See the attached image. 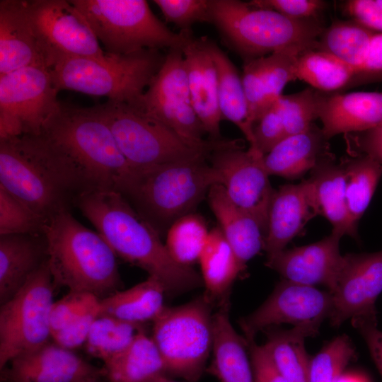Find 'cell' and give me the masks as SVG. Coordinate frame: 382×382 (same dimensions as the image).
Wrapping results in <instances>:
<instances>
[{
	"label": "cell",
	"mask_w": 382,
	"mask_h": 382,
	"mask_svg": "<svg viewBox=\"0 0 382 382\" xmlns=\"http://www.w3.org/2000/svg\"><path fill=\"white\" fill-rule=\"evenodd\" d=\"M229 308L228 296L214 313L212 359L206 372L219 382H255L248 343L234 329Z\"/></svg>",
	"instance_id": "obj_24"
},
{
	"label": "cell",
	"mask_w": 382,
	"mask_h": 382,
	"mask_svg": "<svg viewBox=\"0 0 382 382\" xmlns=\"http://www.w3.org/2000/svg\"><path fill=\"white\" fill-rule=\"evenodd\" d=\"M194 110L209 139H221L223 120L218 99L217 71L207 46V37L192 36L183 49Z\"/></svg>",
	"instance_id": "obj_22"
},
{
	"label": "cell",
	"mask_w": 382,
	"mask_h": 382,
	"mask_svg": "<svg viewBox=\"0 0 382 382\" xmlns=\"http://www.w3.org/2000/svg\"><path fill=\"white\" fill-rule=\"evenodd\" d=\"M54 284L47 260L0 308V369L51 337Z\"/></svg>",
	"instance_id": "obj_11"
},
{
	"label": "cell",
	"mask_w": 382,
	"mask_h": 382,
	"mask_svg": "<svg viewBox=\"0 0 382 382\" xmlns=\"http://www.w3.org/2000/svg\"><path fill=\"white\" fill-rule=\"evenodd\" d=\"M30 18L45 47L52 66L68 57L105 54L80 11L65 0H25Z\"/></svg>",
	"instance_id": "obj_15"
},
{
	"label": "cell",
	"mask_w": 382,
	"mask_h": 382,
	"mask_svg": "<svg viewBox=\"0 0 382 382\" xmlns=\"http://www.w3.org/2000/svg\"><path fill=\"white\" fill-rule=\"evenodd\" d=\"M207 199L219 228L244 270L247 262L264 249L263 230L253 216L230 199L221 184L210 188Z\"/></svg>",
	"instance_id": "obj_27"
},
{
	"label": "cell",
	"mask_w": 382,
	"mask_h": 382,
	"mask_svg": "<svg viewBox=\"0 0 382 382\" xmlns=\"http://www.w3.org/2000/svg\"><path fill=\"white\" fill-rule=\"evenodd\" d=\"M0 185L47 224L76 197L29 135L0 139Z\"/></svg>",
	"instance_id": "obj_10"
},
{
	"label": "cell",
	"mask_w": 382,
	"mask_h": 382,
	"mask_svg": "<svg viewBox=\"0 0 382 382\" xmlns=\"http://www.w3.org/2000/svg\"><path fill=\"white\" fill-rule=\"evenodd\" d=\"M198 262L204 294L218 303L229 296L233 282L243 270L219 227L209 231Z\"/></svg>",
	"instance_id": "obj_31"
},
{
	"label": "cell",
	"mask_w": 382,
	"mask_h": 382,
	"mask_svg": "<svg viewBox=\"0 0 382 382\" xmlns=\"http://www.w3.org/2000/svg\"><path fill=\"white\" fill-rule=\"evenodd\" d=\"M47 223L0 185V235L44 234Z\"/></svg>",
	"instance_id": "obj_40"
},
{
	"label": "cell",
	"mask_w": 382,
	"mask_h": 382,
	"mask_svg": "<svg viewBox=\"0 0 382 382\" xmlns=\"http://www.w3.org/2000/svg\"><path fill=\"white\" fill-rule=\"evenodd\" d=\"M47 260L45 233L0 235V304L8 301Z\"/></svg>",
	"instance_id": "obj_26"
},
{
	"label": "cell",
	"mask_w": 382,
	"mask_h": 382,
	"mask_svg": "<svg viewBox=\"0 0 382 382\" xmlns=\"http://www.w3.org/2000/svg\"><path fill=\"white\" fill-rule=\"evenodd\" d=\"M166 55L146 49L127 54L68 57L51 68L58 91L105 96L139 108L144 93L161 68Z\"/></svg>",
	"instance_id": "obj_7"
},
{
	"label": "cell",
	"mask_w": 382,
	"mask_h": 382,
	"mask_svg": "<svg viewBox=\"0 0 382 382\" xmlns=\"http://www.w3.org/2000/svg\"><path fill=\"white\" fill-rule=\"evenodd\" d=\"M103 369L108 382H146L166 374L154 341L143 330L125 349L105 362Z\"/></svg>",
	"instance_id": "obj_32"
},
{
	"label": "cell",
	"mask_w": 382,
	"mask_h": 382,
	"mask_svg": "<svg viewBox=\"0 0 382 382\" xmlns=\"http://www.w3.org/2000/svg\"><path fill=\"white\" fill-rule=\"evenodd\" d=\"M382 292V250L344 255L332 296L330 322L337 328L351 319H376L375 303Z\"/></svg>",
	"instance_id": "obj_17"
},
{
	"label": "cell",
	"mask_w": 382,
	"mask_h": 382,
	"mask_svg": "<svg viewBox=\"0 0 382 382\" xmlns=\"http://www.w3.org/2000/svg\"><path fill=\"white\" fill-rule=\"evenodd\" d=\"M359 72L365 79L382 78V33L373 35Z\"/></svg>",
	"instance_id": "obj_53"
},
{
	"label": "cell",
	"mask_w": 382,
	"mask_h": 382,
	"mask_svg": "<svg viewBox=\"0 0 382 382\" xmlns=\"http://www.w3.org/2000/svg\"><path fill=\"white\" fill-rule=\"evenodd\" d=\"M166 21L183 32H191L197 22L211 23V0H154Z\"/></svg>",
	"instance_id": "obj_43"
},
{
	"label": "cell",
	"mask_w": 382,
	"mask_h": 382,
	"mask_svg": "<svg viewBox=\"0 0 382 382\" xmlns=\"http://www.w3.org/2000/svg\"><path fill=\"white\" fill-rule=\"evenodd\" d=\"M306 180L316 215L325 217L332 232L342 237H358L357 226L351 218L345 201V183L342 164L335 162L333 155L320 162Z\"/></svg>",
	"instance_id": "obj_25"
},
{
	"label": "cell",
	"mask_w": 382,
	"mask_h": 382,
	"mask_svg": "<svg viewBox=\"0 0 382 382\" xmlns=\"http://www.w3.org/2000/svg\"><path fill=\"white\" fill-rule=\"evenodd\" d=\"M92 108L108 126L131 168L209 158L217 150L239 142L221 139L192 143L141 109L122 102L108 100Z\"/></svg>",
	"instance_id": "obj_6"
},
{
	"label": "cell",
	"mask_w": 382,
	"mask_h": 382,
	"mask_svg": "<svg viewBox=\"0 0 382 382\" xmlns=\"http://www.w3.org/2000/svg\"><path fill=\"white\" fill-rule=\"evenodd\" d=\"M117 256L158 279L166 294H181L203 286L192 267L176 262L159 234L115 190L81 195L75 202Z\"/></svg>",
	"instance_id": "obj_2"
},
{
	"label": "cell",
	"mask_w": 382,
	"mask_h": 382,
	"mask_svg": "<svg viewBox=\"0 0 382 382\" xmlns=\"http://www.w3.org/2000/svg\"><path fill=\"white\" fill-rule=\"evenodd\" d=\"M253 134L256 149L262 155L269 153L287 137L279 112L278 99L255 123Z\"/></svg>",
	"instance_id": "obj_46"
},
{
	"label": "cell",
	"mask_w": 382,
	"mask_h": 382,
	"mask_svg": "<svg viewBox=\"0 0 382 382\" xmlns=\"http://www.w3.org/2000/svg\"><path fill=\"white\" fill-rule=\"evenodd\" d=\"M30 66L51 69L49 54L30 18L25 0H1L0 75Z\"/></svg>",
	"instance_id": "obj_20"
},
{
	"label": "cell",
	"mask_w": 382,
	"mask_h": 382,
	"mask_svg": "<svg viewBox=\"0 0 382 382\" xmlns=\"http://www.w3.org/2000/svg\"><path fill=\"white\" fill-rule=\"evenodd\" d=\"M345 183V201L352 220L358 224L367 209L382 175V166L362 155L342 163Z\"/></svg>",
	"instance_id": "obj_36"
},
{
	"label": "cell",
	"mask_w": 382,
	"mask_h": 382,
	"mask_svg": "<svg viewBox=\"0 0 382 382\" xmlns=\"http://www.w3.org/2000/svg\"><path fill=\"white\" fill-rule=\"evenodd\" d=\"M212 301L204 294L185 304L165 306L152 321V339L168 376L198 382L213 345Z\"/></svg>",
	"instance_id": "obj_9"
},
{
	"label": "cell",
	"mask_w": 382,
	"mask_h": 382,
	"mask_svg": "<svg viewBox=\"0 0 382 382\" xmlns=\"http://www.w3.org/2000/svg\"><path fill=\"white\" fill-rule=\"evenodd\" d=\"M209 233L204 219L197 214L190 213L170 226L166 233L165 245L176 262L192 267L199 260Z\"/></svg>",
	"instance_id": "obj_38"
},
{
	"label": "cell",
	"mask_w": 382,
	"mask_h": 382,
	"mask_svg": "<svg viewBox=\"0 0 382 382\" xmlns=\"http://www.w3.org/2000/svg\"><path fill=\"white\" fill-rule=\"evenodd\" d=\"M296 79L308 83L311 88L326 93L337 91L364 76L355 68L321 51L308 49L297 57Z\"/></svg>",
	"instance_id": "obj_33"
},
{
	"label": "cell",
	"mask_w": 382,
	"mask_h": 382,
	"mask_svg": "<svg viewBox=\"0 0 382 382\" xmlns=\"http://www.w3.org/2000/svg\"><path fill=\"white\" fill-rule=\"evenodd\" d=\"M100 315V307L84 314L64 328L52 333L51 337L57 345L72 350L86 343L91 326Z\"/></svg>",
	"instance_id": "obj_48"
},
{
	"label": "cell",
	"mask_w": 382,
	"mask_h": 382,
	"mask_svg": "<svg viewBox=\"0 0 382 382\" xmlns=\"http://www.w3.org/2000/svg\"><path fill=\"white\" fill-rule=\"evenodd\" d=\"M328 140L322 129L313 124L305 132L286 137L264 155V166L270 175L301 177L332 155Z\"/></svg>",
	"instance_id": "obj_28"
},
{
	"label": "cell",
	"mask_w": 382,
	"mask_h": 382,
	"mask_svg": "<svg viewBox=\"0 0 382 382\" xmlns=\"http://www.w3.org/2000/svg\"><path fill=\"white\" fill-rule=\"evenodd\" d=\"M141 330V325L100 314L86 341V352L105 363L125 349Z\"/></svg>",
	"instance_id": "obj_37"
},
{
	"label": "cell",
	"mask_w": 382,
	"mask_h": 382,
	"mask_svg": "<svg viewBox=\"0 0 382 382\" xmlns=\"http://www.w3.org/2000/svg\"><path fill=\"white\" fill-rule=\"evenodd\" d=\"M85 16L105 51L127 54L146 49H183L191 32L175 33L145 0H71Z\"/></svg>",
	"instance_id": "obj_8"
},
{
	"label": "cell",
	"mask_w": 382,
	"mask_h": 382,
	"mask_svg": "<svg viewBox=\"0 0 382 382\" xmlns=\"http://www.w3.org/2000/svg\"><path fill=\"white\" fill-rule=\"evenodd\" d=\"M317 216L306 180L280 186L274 191L269 212L264 250L270 257L285 249L286 245Z\"/></svg>",
	"instance_id": "obj_23"
},
{
	"label": "cell",
	"mask_w": 382,
	"mask_h": 382,
	"mask_svg": "<svg viewBox=\"0 0 382 382\" xmlns=\"http://www.w3.org/2000/svg\"><path fill=\"white\" fill-rule=\"evenodd\" d=\"M340 235L332 232L323 239L300 247L284 249L268 257L265 265L284 279L308 286L323 285L331 291L342 269Z\"/></svg>",
	"instance_id": "obj_19"
},
{
	"label": "cell",
	"mask_w": 382,
	"mask_h": 382,
	"mask_svg": "<svg viewBox=\"0 0 382 382\" xmlns=\"http://www.w3.org/2000/svg\"><path fill=\"white\" fill-rule=\"evenodd\" d=\"M376 33L352 19L337 21L323 30L314 50L328 53L359 71Z\"/></svg>",
	"instance_id": "obj_35"
},
{
	"label": "cell",
	"mask_w": 382,
	"mask_h": 382,
	"mask_svg": "<svg viewBox=\"0 0 382 382\" xmlns=\"http://www.w3.org/2000/svg\"><path fill=\"white\" fill-rule=\"evenodd\" d=\"M207 46L217 71L218 99L222 119L236 125L249 142V149L259 152L255 146L253 125L250 117L242 77L228 57L215 42L207 38Z\"/></svg>",
	"instance_id": "obj_29"
},
{
	"label": "cell",
	"mask_w": 382,
	"mask_h": 382,
	"mask_svg": "<svg viewBox=\"0 0 382 382\" xmlns=\"http://www.w3.org/2000/svg\"><path fill=\"white\" fill-rule=\"evenodd\" d=\"M138 108L189 141L202 144L207 140L192 106L182 49L169 50Z\"/></svg>",
	"instance_id": "obj_13"
},
{
	"label": "cell",
	"mask_w": 382,
	"mask_h": 382,
	"mask_svg": "<svg viewBox=\"0 0 382 382\" xmlns=\"http://www.w3.org/2000/svg\"><path fill=\"white\" fill-rule=\"evenodd\" d=\"M262 72L263 57L245 62L242 82L253 126L274 104L267 98Z\"/></svg>",
	"instance_id": "obj_45"
},
{
	"label": "cell",
	"mask_w": 382,
	"mask_h": 382,
	"mask_svg": "<svg viewBox=\"0 0 382 382\" xmlns=\"http://www.w3.org/2000/svg\"><path fill=\"white\" fill-rule=\"evenodd\" d=\"M58 92L44 66L0 75V139L38 134L59 106Z\"/></svg>",
	"instance_id": "obj_12"
},
{
	"label": "cell",
	"mask_w": 382,
	"mask_h": 382,
	"mask_svg": "<svg viewBox=\"0 0 382 382\" xmlns=\"http://www.w3.org/2000/svg\"><path fill=\"white\" fill-rule=\"evenodd\" d=\"M166 289L154 277L100 299V314L141 325L153 321L163 310Z\"/></svg>",
	"instance_id": "obj_30"
},
{
	"label": "cell",
	"mask_w": 382,
	"mask_h": 382,
	"mask_svg": "<svg viewBox=\"0 0 382 382\" xmlns=\"http://www.w3.org/2000/svg\"><path fill=\"white\" fill-rule=\"evenodd\" d=\"M8 364L3 369L8 382H94L105 376L103 368L50 341L16 357Z\"/></svg>",
	"instance_id": "obj_18"
},
{
	"label": "cell",
	"mask_w": 382,
	"mask_h": 382,
	"mask_svg": "<svg viewBox=\"0 0 382 382\" xmlns=\"http://www.w3.org/2000/svg\"><path fill=\"white\" fill-rule=\"evenodd\" d=\"M317 117L327 139L340 134L369 130L382 124V92L317 91Z\"/></svg>",
	"instance_id": "obj_21"
},
{
	"label": "cell",
	"mask_w": 382,
	"mask_h": 382,
	"mask_svg": "<svg viewBox=\"0 0 382 382\" xmlns=\"http://www.w3.org/2000/svg\"><path fill=\"white\" fill-rule=\"evenodd\" d=\"M211 23L245 62L284 50L314 49L324 30L318 18L294 19L238 0H211Z\"/></svg>",
	"instance_id": "obj_5"
},
{
	"label": "cell",
	"mask_w": 382,
	"mask_h": 382,
	"mask_svg": "<svg viewBox=\"0 0 382 382\" xmlns=\"http://www.w3.org/2000/svg\"><path fill=\"white\" fill-rule=\"evenodd\" d=\"M342 9L352 20L382 33V0H349L344 3Z\"/></svg>",
	"instance_id": "obj_49"
},
{
	"label": "cell",
	"mask_w": 382,
	"mask_h": 382,
	"mask_svg": "<svg viewBox=\"0 0 382 382\" xmlns=\"http://www.w3.org/2000/svg\"><path fill=\"white\" fill-rule=\"evenodd\" d=\"M356 352L345 335L332 340L310 360L308 382H338Z\"/></svg>",
	"instance_id": "obj_39"
},
{
	"label": "cell",
	"mask_w": 382,
	"mask_h": 382,
	"mask_svg": "<svg viewBox=\"0 0 382 382\" xmlns=\"http://www.w3.org/2000/svg\"><path fill=\"white\" fill-rule=\"evenodd\" d=\"M352 323L364 338L374 362L382 376V330L377 328V319H354Z\"/></svg>",
	"instance_id": "obj_51"
},
{
	"label": "cell",
	"mask_w": 382,
	"mask_h": 382,
	"mask_svg": "<svg viewBox=\"0 0 382 382\" xmlns=\"http://www.w3.org/2000/svg\"><path fill=\"white\" fill-rule=\"evenodd\" d=\"M94 382H102V381H101V379H100V380H98V381H94Z\"/></svg>",
	"instance_id": "obj_55"
},
{
	"label": "cell",
	"mask_w": 382,
	"mask_h": 382,
	"mask_svg": "<svg viewBox=\"0 0 382 382\" xmlns=\"http://www.w3.org/2000/svg\"><path fill=\"white\" fill-rule=\"evenodd\" d=\"M280 115L286 136L306 131L317 117V91L308 88L278 98Z\"/></svg>",
	"instance_id": "obj_41"
},
{
	"label": "cell",
	"mask_w": 382,
	"mask_h": 382,
	"mask_svg": "<svg viewBox=\"0 0 382 382\" xmlns=\"http://www.w3.org/2000/svg\"><path fill=\"white\" fill-rule=\"evenodd\" d=\"M246 342L255 382H287L277 369L264 344L257 345L255 340Z\"/></svg>",
	"instance_id": "obj_50"
},
{
	"label": "cell",
	"mask_w": 382,
	"mask_h": 382,
	"mask_svg": "<svg viewBox=\"0 0 382 382\" xmlns=\"http://www.w3.org/2000/svg\"><path fill=\"white\" fill-rule=\"evenodd\" d=\"M302 52L284 50L263 57V81L267 98L274 103L285 86L296 79V62Z\"/></svg>",
	"instance_id": "obj_42"
},
{
	"label": "cell",
	"mask_w": 382,
	"mask_h": 382,
	"mask_svg": "<svg viewBox=\"0 0 382 382\" xmlns=\"http://www.w3.org/2000/svg\"><path fill=\"white\" fill-rule=\"evenodd\" d=\"M331 311L330 291L283 279L269 297L239 323L246 340H255L260 331L281 324L308 329L316 335Z\"/></svg>",
	"instance_id": "obj_14"
},
{
	"label": "cell",
	"mask_w": 382,
	"mask_h": 382,
	"mask_svg": "<svg viewBox=\"0 0 382 382\" xmlns=\"http://www.w3.org/2000/svg\"><path fill=\"white\" fill-rule=\"evenodd\" d=\"M47 262L54 286L103 299L118 291L116 254L105 239L63 212L45 227Z\"/></svg>",
	"instance_id": "obj_4"
},
{
	"label": "cell",
	"mask_w": 382,
	"mask_h": 382,
	"mask_svg": "<svg viewBox=\"0 0 382 382\" xmlns=\"http://www.w3.org/2000/svg\"><path fill=\"white\" fill-rule=\"evenodd\" d=\"M100 299L88 292L69 291L54 301L51 312V335L100 307Z\"/></svg>",
	"instance_id": "obj_44"
},
{
	"label": "cell",
	"mask_w": 382,
	"mask_h": 382,
	"mask_svg": "<svg viewBox=\"0 0 382 382\" xmlns=\"http://www.w3.org/2000/svg\"><path fill=\"white\" fill-rule=\"evenodd\" d=\"M264 344L274 364L287 382H308L309 362L305 340L316 336L312 331L295 328L268 330Z\"/></svg>",
	"instance_id": "obj_34"
},
{
	"label": "cell",
	"mask_w": 382,
	"mask_h": 382,
	"mask_svg": "<svg viewBox=\"0 0 382 382\" xmlns=\"http://www.w3.org/2000/svg\"><path fill=\"white\" fill-rule=\"evenodd\" d=\"M77 198L118 190L132 168L107 124L92 107L60 103L37 135H30Z\"/></svg>",
	"instance_id": "obj_1"
},
{
	"label": "cell",
	"mask_w": 382,
	"mask_h": 382,
	"mask_svg": "<svg viewBox=\"0 0 382 382\" xmlns=\"http://www.w3.org/2000/svg\"><path fill=\"white\" fill-rule=\"evenodd\" d=\"M248 4L255 8L269 9L294 19H313L325 8L321 0H253Z\"/></svg>",
	"instance_id": "obj_47"
},
{
	"label": "cell",
	"mask_w": 382,
	"mask_h": 382,
	"mask_svg": "<svg viewBox=\"0 0 382 382\" xmlns=\"http://www.w3.org/2000/svg\"><path fill=\"white\" fill-rule=\"evenodd\" d=\"M207 158L132 168L118 192L159 234L193 210L215 184L219 173Z\"/></svg>",
	"instance_id": "obj_3"
},
{
	"label": "cell",
	"mask_w": 382,
	"mask_h": 382,
	"mask_svg": "<svg viewBox=\"0 0 382 382\" xmlns=\"http://www.w3.org/2000/svg\"><path fill=\"white\" fill-rule=\"evenodd\" d=\"M243 148L240 142L217 150L210 156L211 165L219 173L230 199L253 216L266 235L269 208L275 190L264 166V155Z\"/></svg>",
	"instance_id": "obj_16"
},
{
	"label": "cell",
	"mask_w": 382,
	"mask_h": 382,
	"mask_svg": "<svg viewBox=\"0 0 382 382\" xmlns=\"http://www.w3.org/2000/svg\"><path fill=\"white\" fill-rule=\"evenodd\" d=\"M146 382H180V381L173 380L170 378L169 376H168L167 374H160L158 376L154 377L153 378L149 380Z\"/></svg>",
	"instance_id": "obj_54"
},
{
	"label": "cell",
	"mask_w": 382,
	"mask_h": 382,
	"mask_svg": "<svg viewBox=\"0 0 382 382\" xmlns=\"http://www.w3.org/2000/svg\"><path fill=\"white\" fill-rule=\"evenodd\" d=\"M354 141L358 151L371 157L382 166V124L359 132Z\"/></svg>",
	"instance_id": "obj_52"
}]
</instances>
